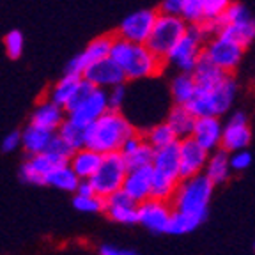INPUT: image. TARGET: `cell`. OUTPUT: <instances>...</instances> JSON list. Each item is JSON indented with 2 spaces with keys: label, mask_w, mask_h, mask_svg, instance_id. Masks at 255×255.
<instances>
[{
  "label": "cell",
  "mask_w": 255,
  "mask_h": 255,
  "mask_svg": "<svg viewBox=\"0 0 255 255\" xmlns=\"http://www.w3.org/2000/svg\"><path fill=\"white\" fill-rule=\"evenodd\" d=\"M136 133V128L123 112L108 110L85 129V147L101 156L119 152L123 143Z\"/></svg>",
  "instance_id": "6da1fadb"
},
{
  "label": "cell",
  "mask_w": 255,
  "mask_h": 255,
  "mask_svg": "<svg viewBox=\"0 0 255 255\" xmlns=\"http://www.w3.org/2000/svg\"><path fill=\"white\" fill-rule=\"evenodd\" d=\"M110 59L123 69L126 80H145L158 76L165 60L158 59L145 44H135L114 36Z\"/></svg>",
  "instance_id": "7a4b0ae2"
},
{
  "label": "cell",
  "mask_w": 255,
  "mask_h": 255,
  "mask_svg": "<svg viewBox=\"0 0 255 255\" xmlns=\"http://www.w3.org/2000/svg\"><path fill=\"white\" fill-rule=\"evenodd\" d=\"M213 191H215V186L207 181L206 175L200 174L190 179H181L168 204L174 213L193 216L204 223L209 213Z\"/></svg>",
  "instance_id": "3957f363"
},
{
  "label": "cell",
  "mask_w": 255,
  "mask_h": 255,
  "mask_svg": "<svg viewBox=\"0 0 255 255\" xmlns=\"http://www.w3.org/2000/svg\"><path fill=\"white\" fill-rule=\"evenodd\" d=\"M152 183H151V199L170 202L175 188L179 184V149L177 142L168 147L154 151L152 158Z\"/></svg>",
  "instance_id": "277c9868"
},
{
  "label": "cell",
  "mask_w": 255,
  "mask_h": 255,
  "mask_svg": "<svg viewBox=\"0 0 255 255\" xmlns=\"http://www.w3.org/2000/svg\"><path fill=\"white\" fill-rule=\"evenodd\" d=\"M108 112L107 91L92 87L89 82L82 78L75 98L66 107V119L76 126L87 129L94 121L100 119Z\"/></svg>",
  "instance_id": "5b68a950"
},
{
  "label": "cell",
  "mask_w": 255,
  "mask_h": 255,
  "mask_svg": "<svg viewBox=\"0 0 255 255\" xmlns=\"http://www.w3.org/2000/svg\"><path fill=\"white\" fill-rule=\"evenodd\" d=\"M238 94V84L231 75L206 92H195V98L186 105L195 117H220L231 110Z\"/></svg>",
  "instance_id": "8992f818"
},
{
  "label": "cell",
  "mask_w": 255,
  "mask_h": 255,
  "mask_svg": "<svg viewBox=\"0 0 255 255\" xmlns=\"http://www.w3.org/2000/svg\"><path fill=\"white\" fill-rule=\"evenodd\" d=\"M207 39H209V34H207L204 23L188 25L186 34L168 52V55L165 57V62L174 64L175 68L179 69L181 73H184V75H191Z\"/></svg>",
  "instance_id": "52a82bcc"
},
{
  "label": "cell",
  "mask_w": 255,
  "mask_h": 255,
  "mask_svg": "<svg viewBox=\"0 0 255 255\" xmlns=\"http://www.w3.org/2000/svg\"><path fill=\"white\" fill-rule=\"evenodd\" d=\"M188 25L181 20L179 16L159 14L156 16L154 27H152L151 36H149L145 46L154 53L158 59L165 60L172 48L177 44V41L186 34Z\"/></svg>",
  "instance_id": "ba28073f"
},
{
  "label": "cell",
  "mask_w": 255,
  "mask_h": 255,
  "mask_svg": "<svg viewBox=\"0 0 255 255\" xmlns=\"http://www.w3.org/2000/svg\"><path fill=\"white\" fill-rule=\"evenodd\" d=\"M126 163H124L123 156L119 152H112V154H105L101 159V165L94 175H92L89 183H91L92 190L98 197L107 199L112 193L121 191L126 177Z\"/></svg>",
  "instance_id": "9c48e42d"
},
{
  "label": "cell",
  "mask_w": 255,
  "mask_h": 255,
  "mask_svg": "<svg viewBox=\"0 0 255 255\" xmlns=\"http://www.w3.org/2000/svg\"><path fill=\"white\" fill-rule=\"evenodd\" d=\"M204 55L215 64L220 71L231 75L236 68L239 66L241 59H243L245 50L239 44L232 43V41L225 39L222 36H213L206 41L202 48Z\"/></svg>",
  "instance_id": "30bf717a"
},
{
  "label": "cell",
  "mask_w": 255,
  "mask_h": 255,
  "mask_svg": "<svg viewBox=\"0 0 255 255\" xmlns=\"http://www.w3.org/2000/svg\"><path fill=\"white\" fill-rule=\"evenodd\" d=\"M156 16H158V11L154 9H138L121 21L114 36L135 44H145L154 27Z\"/></svg>",
  "instance_id": "8fae6325"
},
{
  "label": "cell",
  "mask_w": 255,
  "mask_h": 255,
  "mask_svg": "<svg viewBox=\"0 0 255 255\" xmlns=\"http://www.w3.org/2000/svg\"><path fill=\"white\" fill-rule=\"evenodd\" d=\"M112 41H114V34L94 37V39H92L91 43L78 53V55H75L71 60H69L66 69H64V75L80 76V78H82L84 71L91 66V64L110 57Z\"/></svg>",
  "instance_id": "7c38bea8"
},
{
  "label": "cell",
  "mask_w": 255,
  "mask_h": 255,
  "mask_svg": "<svg viewBox=\"0 0 255 255\" xmlns=\"http://www.w3.org/2000/svg\"><path fill=\"white\" fill-rule=\"evenodd\" d=\"M252 140V131L248 126V119L243 112H236L232 114L231 119L223 124L222 128V142L220 149L225 151L227 154L238 151H245Z\"/></svg>",
  "instance_id": "4fadbf2b"
},
{
  "label": "cell",
  "mask_w": 255,
  "mask_h": 255,
  "mask_svg": "<svg viewBox=\"0 0 255 255\" xmlns=\"http://www.w3.org/2000/svg\"><path fill=\"white\" fill-rule=\"evenodd\" d=\"M82 78H84L85 82H89L92 87L101 89V91H108V89L116 87V85H121L126 82L123 69H121L110 57L91 64V66L84 71Z\"/></svg>",
  "instance_id": "5bb4252c"
},
{
  "label": "cell",
  "mask_w": 255,
  "mask_h": 255,
  "mask_svg": "<svg viewBox=\"0 0 255 255\" xmlns=\"http://www.w3.org/2000/svg\"><path fill=\"white\" fill-rule=\"evenodd\" d=\"M170 218H172V207L168 202L147 199L145 202L138 204V225L154 232V234L167 232Z\"/></svg>",
  "instance_id": "9a60e30c"
},
{
  "label": "cell",
  "mask_w": 255,
  "mask_h": 255,
  "mask_svg": "<svg viewBox=\"0 0 255 255\" xmlns=\"http://www.w3.org/2000/svg\"><path fill=\"white\" fill-rule=\"evenodd\" d=\"M179 149V175L181 179H190L204 172L209 152L204 151L193 138H184L177 142Z\"/></svg>",
  "instance_id": "2e32d148"
},
{
  "label": "cell",
  "mask_w": 255,
  "mask_h": 255,
  "mask_svg": "<svg viewBox=\"0 0 255 255\" xmlns=\"http://www.w3.org/2000/svg\"><path fill=\"white\" fill-rule=\"evenodd\" d=\"M151 183H152L151 167L133 168V170L126 172V177H124L121 191H123L128 199H131L138 206V204L151 199Z\"/></svg>",
  "instance_id": "e0dca14e"
},
{
  "label": "cell",
  "mask_w": 255,
  "mask_h": 255,
  "mask_svg": "<svg viewBox=\"0 0 255 255\" xmlns=\"http://www.w3.org/2000/svg\"><path fill=\"white\" fill-rule=\"evenodd\" d=\"M103 213L112 222L121 225H136L138 223V206L128 199L123 191H116L105 199Z\"/></svg>",
  "instance_id": "ac0fdd59"
},
{
  "label": "cell",
  "mask_w": 255,
  "mask_h": 255,
  "mask_svg": "<svg viewBox=\"0 0 255 255\" xmlns=\"http://www.w3.org/2000/svg\"><path fill=\"white\" fill-rule=\"evenodd\" d=\"M119 154L123 156L128 170H133V168L151 167L152 158H154V149L143 140L142 133H136L123 143Z\"/></svg>",
  "instance_id": "d6986e66"
},
{
  "label": "cell",
  "mask_w": 255,
  "mask_h": 255,
  "mask_svg": "<svg viewBox=\"0 0 255 255\" xmlns=\"http://www.w3.org/2000/svg\"><path fill=\"white\" fill-rule=\"evenodd\" d=\"M222 121L220 117H197L195 126H193V133L190 138H193L204 151L209 154L220 149V142H222Z\"/></svg>",
  "instance_id": "ffe728a7"
},
{
  "label": "cell",
  "mask_w": 255,
  "mask_h": 255,
  "mask_svg": "<svg viewBox=\"0 0 255 255\" xmlns=\"http://www.w3.org/2000/svg\"><path fill=\"white\" fill-rule=\"evenodd\" d=\"M66 121V112L64 108L57 107L55 103H52L50 100L44 98L43 101L36 105V108L30 114V123L32 126H37L41 129H46L50 133H57L60 126Z\"/></svg>",
  "instance_id": "44dd1931"
},
{
  "label": "cell",
  "mask_w": 255,
  "mask_h": 255,
  "mask_svg": "<svg viewBox=\"0 0 255 255\" xmlns=\"http://www.w3.org/2000/svg\"><path fill=\"white\" fill-rule=\"evenodd\" d=\"M57 163L53 161L46 152L36 156H27L20 168V179L25 184H32V186H44V179H46L48 172Z\"/></svg>",
  "instance_id": "7402d4cb"
},
{
  "label": "cell",
  "mask_w": 255,
  "mask_h": 255,
  "mask_svg": "<svg viewBox=\"0 0 255 255\" xmlns=\"http://www.w3.org/2000/svg\"><path fill=\"white\" fill-rule=\"evenodd\" d=\"M225 76H227V73L220 71L215 64L204 55V52L200 53V57L195 62V68L191 71V78L195 82V89H197L195 92L209 91L215 85H218Z\"/></svg>",
  "instance_id": "603a6c76"
},
{
  "label": "cell",
  "mask_w": 255,
  "mask_h": 255,
  "mask_svg": "<svg viewBox=\"0 0 255 255\" xmlns=\"http://www.w3.org/2000/svg\"><path fill=\"white\" fill-rule=\"evenodd\" d=\"M101 159H103V156L100 152H96L87 147H82L73 152L68 165L71 167V170L75 172L80 181H89L98 172V168L101 165Z\"/></svg>",
  "instance_id": "cb8c5ba5"
},
{
  "label": "cell",
  "mask_w": 255,
  "mask_h": 255,
  "mask_svg": "<svg viewBox=\"0 0 255 255\" xmlns=\"http://www.w3.org/2000/svg\"><path fill=\"white\" fill-rule=\"evenodd\" d=\"M216 36L225 37V39L239 44L245 50L255 39V18H252V14L245 16L239 21H234V23L223 27Z\"/></svg>",
  "instance_id": "d4e9b609"
},
{
  "label": "cell",
  "mask_w": 255,
  "mask_h": 255,
  "mask_svg": "<svg viewBox=\"0 0 255 255\" xmlns=\"http://www.w3.org/2000/svg\"><path fill=\"white\" fill-rule=\"evenodd\" d=\"M20 133H21V149L27 152V156H36L46 152L48 145H50L53 135H55V133H50L46 129L32 126V124H27Z\"/></svg>",
  "instance_id": "484cf974"
},
{
  "label": "cell",
  "mask_w": 255,
  "mask_h": 255,
  "mask_svg": "<svg viewBox=\"0 0 255 255\" xmlns=\"http://www.w3.org/2000/svg\"><path fill=\"white\" fill-rule=\"evenodd\" d=\"M80 82H82L80 76L64 75L59 82H55V84L50 87L46 100H50L52 103H55L57 107L64 108V112H66V107H68L69 101L75 98L76 91H78Z\"/></svg>",
  "instance_id": "4316f807"
},
{
  "label": "cell",
  "mask_w": 255,
  "mask_h": 255,
  "mask_svg": "<svg viewBox=\"0 0 255 255\" xmlns=\"http://www.w3.org/2000/svg\"><path fill=\"white\" fill-rule=\"evenodd\" d=\"M197 117L188 112L186 107H179V105H174L170 112H168L167 121L165 123L168 124L174 135L177 136V140H184L190 138L191 133H193V126H195Z\"/></svg>",
  "instance_id": "83f0119b"
},
{
  "label": "cell",
  "mask_w": 255,
  "mask_h": 255,
  "mask_svg": "<svg viewBox=\"0 0 255 255\" xmlns=\"http://www.w3.org/2000/svg\"><path fill=\"white\" fill-rule=\"evenodd\" d=\"M204 175L207 177V181L213 184V186H218V184L225 183L231 175V165H229V154L222 149L211 152L209 158L206 161V167H204Z\"/></svg>",
  "instance_id": "f1b7e54d"
},
{
  "label": "cell",
  "mask_w": 255,
  "mask_h": 255,
  "mask_svg": "<svg viewBox=\"0 0 255 255\" xmlns=\"http://www.w3.org/2000/svg\"><path fill=\"white\" fill-rule=\"evenodd\" d=\"M78 184L80 179L76 177V174L71 170V167L68 163L53 167L52 170L48 172L46 179H44V186H52L55 190L68 191V193H75Z\"/></svg>",
  "instance_id": "f546056e"
},
{
  "label": "cell",
  "mask_w": 255,
  "mask_h": 255,
  "mask_svg": "<svg viewBox=\"0 0 255 255\" xmlns=\"http://www.w3.org/2000/svg\"><path fill=\"white\" fill-rule=\"evenodd\" d=\"M195 82L191 78V75H184V73H179L172 80L170 85V92H172V100H174L175 105L179 107H186L193 98H195Z\"/></svg>",
  "instance_id": "4dcf8cb0"
},
{
  "label": "cell",
  "mask_w": 255,
  "mask_h": 255,
  "mask_svg": "<svg viewBox=\"0 0 255 255\" xmlns=\"http://www.w3.org/2000/svg\"><path fill=\"white\" fill-rule=\"evenodd\" d=\"M143 140L151 145L154 151H158V149H163V147H168V145H172V143L179 142L177 140V136L174 135V131H172L170 128H168L167 123H158L154 124V126H151L147 129V131L143 133Z\"/></svg>",
  "instance_id": "1f68e13d"
},
{
  "label": "cell",
  "mask_w": 255,
  "mask_h": 255,
  "mask_svg": "<svg viewBox=\"0 0 255 255\" xmlns=\"http://www.w3.org/2000/svg\"><path fill=\"white\" fill-rule=\"evenodd\" d=\"M55 135L59 136V138L62 140L73 152L85 147V129L84 128L76 126V124L69 123L68 119L64 121V124L57 129Z\"/></svg>",
  "instance_id": "d6a6232c"
},
{
  "label": "cell",
  "mask_w": 255,
  "mask_h": 255,
  "mask_svg": "<svg viewBox=\"0 0 255 255\" xmlns=\"http://www.w3.org/2000/svg\"><path fill=\"white\" fill-rule=\"evenodd\" d=\"M200 225H202V222L193 218V216L172 211V218H170V223H168L167 234H174V236L190 234V232H193L195 229H199Z\"/></svg>",
  "instance_id": "836d02e7"
},
{
  "label": "cell",
  "mask_w": 255,
  "mask_h": 255,
  "mask_svg": "<svg viewBox=\"0 0 255 255\" xmlns=\"http://www.w3.org/2000/svg\"><path fill=\"white\" fill-rule=\"evenodd\" d=\"M73 207L80 213L98 215V213H103L105 199L98 195H75L73 197Z\"/></svg>",
  "instance_id": "e575fe53"
},
{
  "label": "cell",
  "mask_w": 255,
  "mask_h": 255,
  "mask_svg": "<svg viewBox=\"0 0 255 255\" xmlns=\"http://www.w3.org/2000/svg\"><path fill=\"white\" fill-rule=\"evenodd\" d=\"M179 18L186 25H202L204 23L202 0H184Z\"/></svg>",
  "instance_id": "d590c367"
},
{
  "label": "cell",
  "mask_w": 255,
  "mask_h": 255,
  "mask_svg": "<svg viewBox=\"0 0 255 255\" xmlns=\"http://www.w3.org/2000/svg\"><path fill=\"white\" fill-rule=\"evenodd\" d=\"M4 48H5V53H7L9 59L16 60L20 59L21 53H23V48H25V37L20 30H11L5 34L4 37Z\"/></svg>",
  "instance_id": "8d00e7d4"
},
{
  "label": "cell",
  "mask_w": 255,
  "mask_h": 255,
  "mask_svg": "<svg viewBox=\"0 0 255 255\" xmlns=\"http://www.w3.org/2000/svg\"><path fill=\"white\" fill-rule=\"evenodd\" d=\"M46 154L50 156L57 165H64V163H68L69 161L73 151L59 138V136L53 135L52 142H50V145H48V149H46Z\"/></svg>",
  "instance_id": "74e56055"
},
{
  "label": "cell",
  "mask_w": 255,
  "mask_h": 255,
  "mask_svg": "<svg viewBox=\"0 0 255 255\" xmlns=\"http://www.w3.org/2000/svg\"><path fill=\"white\" fill-rule=\"evenodd\" d=\"M204 4V23H211L218 20L231 5V0H202Z\"/></svg>",
  "instance_id": "f35d334b"
},
{
  "label": "cell",
  "mask_w": 255,
  "mask_h": 255,
  "mask_svg": "<svg viewBox=\"0 0 255 255\" xmlns=\"http://www.w3.org/2000/svg\"><path fill=\"white\" fill-rule=\"evenodd\" d=\"M126 98H128V89L126 84H121L116 85V87H112L107 91V100H108V110L110 112H121L126 103Z\"/></svg>",
  "instance_id": "ab89813d"
},
{
  "label": "cell",
  "mask_w": 255,
  "mask_h": 255,
  "mask_svg": "<svg viewBox=\"0 0 255 255\" xmlns=\"http://www.w3.org/2000/svg\"><path fill=\"white\" fill-rule=\"evenodd\" d=\"M229 165H231V170L236 172H243L247 170L252 165V154L245 149V151H238L229 154Z\"/></svg>",
  "instance_id": "60d3db41"
},
{
  "label": "cell",
  "mask_w": 255,
  "mask_h": 255,
  "mask_svg": "<svg viewBox=\"0 0 255 255\" xmlns=\"http://www.w3.org/2000/svg\"><path fill=\"white\" fill-rule=\"evenodd\" d=\"M0 147L4 152H14L21 147V133L20 129H14V131H9L7 135L4 136Z\"/></svg>",
  "instance_id": "b9f144b4"
},
{
  "label": "cell",
  "mask_w": 255,
  "mask_h": 255,
  "mask_svg": "<svg viewBox=\"0 0 255 255\" xmlns=\"http://www.w3.org/2000/svg\"><path fill=\"white\" fill-rule=\"evenodd\" d=\"M184 0H163L159 5V14H170V16H179L181 9H183Z\"/></svg>",
  "instance_id": "7bdbcfd3"
},
{
  "label": "cell",
  "mask_w": 255,
  "mask_h": 255,
  "mask_svg": "<svg viewBox=\"0 0 255 255\" xmlns=\"http://www.w3.org/2000/svg\"><path fill=\"white\" fill-rule=\"evenodd\" d=\"M100 255H140V254H136L135 250H129V248L114 247V245H101Z\"/></svg>",
  "instance_id": "ee69618b"
},
{
  "label": "cell",
  "mask_w": 255,
  "mask_h": 255,
  "mask_svg": "<svg viewBox=\"0 0 255 255\" xmlns=\"http://www.w3.org/2000/svg\"><path fill=\"white\" fill-rule=\"evenodd\" d=\"M75 195H96L89 181H80L78 188H76Z\"/></svg>",
  "instance_id": "f6af8a7d"
},
{
  "label": "cell",
  "mask_w": 255,
  "mask_h": 255,
  "mask_svg": "<svg viewBox=\"0 0 255 255\" xmlns=\"http://www.w3.org/2000/svg\"><path fill=\"white\" fill-rule=\"evenodd\" d=\"M254 250H255V243H254Z\"/></svg>",
  "instance_id": "bcb514c9"
}]
</instances>
